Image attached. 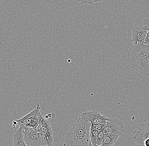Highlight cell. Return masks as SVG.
Listing matches in <instances>:
<instances>
[{"mask_svg": "<svg viewBox=\"0 0 149 146\" xmlns=\"http://www.w3.org/2000/svg\"><path fill=\"white\" fill-rule=\"evenodd\" d=\"M91 123L82 116L67 134L64 146H89Z\"/></svg>", "mask_w": 149, "mask_h": 146, "instance_id": "6da1fadb", "label": "cell"}, {"mask_svg": "<svg viewBox=\"0 0 149 146\" xmlns=\"http://www.w3.org/2000/svg\"><path fill=\"white\" fill-rule=\"evenodd\" d=\"M148 57L149 46L142 44L132 46L127 54V60L132 67Z\"/></svg>", "mask_w": 149, "mask_h": 146, "instance_id": "7a4b0ae2", "label": "cell"}, {"mask_svg": "<svg viewBox=\"0 0 149 146\" xmlns=\"http://www.w3.org/2000/svg\"><path fill=\"white\" fill-rule=\"evenodd\" d=\"M40 107L37 105L36 108L22 118L16 121L19 127H28L33 128L41 122L43 116L40 111Z\"/></svg>", "mask_w": 149, "mask_h": 146, "instance_id": "3957f363", "label": "cell"}, {"mask_svg": "<svg viewBox=\"0 0 149 146\" xmlns=\"http://www.w3.org/2000/svg\"><path fill=\"white\" fill-rule=\"evenodd\" d=\"M132 140L136 146H149V122L140 124L133 134Z\"/></svg>", "mask_w": 149, "mask_h": 146, "instance_id": "277c9868", "label": "cell"}, {"mask_svg": "<svg viewBox=\"0 0 149 146\" xmlns=\"http://www.w3.org/2000/svg\"><path fill=\"white\" fill-rule=\"evenodd\" d=\"M21 128L23 129L24 140L28 146H43L47 144L40 133L33 128L28 127Z\"/></svg>", "mask_w": 149, "mask_h": 146, "instance_id": "5b68a950", "label": "cell"}, {"mask_svg": "<svg viewBox=\"0 0 149 146\" xmlns=\"http://www.w3.org/2000/svg\"><path fill=\"white\" fill-rule=\"evenodd\" d=\"M125 131L123 124L120 120L116 118H109L108 122L104 127L105 134H113L119 136L124 135Z\"/></svg>", "mask_w": 149, "mask_h": 146, "instance_id": "8992f818", "label": "cell"}, {"mask_svg": "<svg viewBox=\"0 0 149 146\" xmlns=\"http://www.w3.org/2000/svg\"><path fill=\"white\" fill-rule=\"evenodd\" d=\"M81 116L94 125L99 124H107L109 120L108 118L102 115L96 110L86 111L83 113Z\"/></svg>", "mask_w": 149, "mask_h": 146, "instance_id": "52a82bcc", "label": "cell"}, {"mask_svg": "<svg viewBox=\"0 0 149 146\" xmlns=\"http://www.w3.org/2000/svg\"><path fill=\"white\" fill-rule=\"evenodd\" d=\"M42 128L40 132V134L45 141L48 146H52L54 138L53 132L50 122L44 118L41 120Z\"/></svg>", "mask_w": 149, "mask_h": 146, "instance_id": "ba28073f", "label": "cell"}, {"mask_svg": "<svg viewBox=\"0 0 149 146\" xmlns=\"http://www.w3.org/2000/svg\"><path fill=\"white\" fill-rule=\"evenodd\" d=\"M148 33V30L144 26H139L134 28L132 35V42L134 45H137L139 44H144Z\"/></svg>", "mask_w": 149, "mask_h": 146, "instance_id": "9c48e42d", "label": "cell"}, {"mask_svg": "<svg viewBox=\"0 0 149 146\" xmlns=\"http://www.w3.org/2000/svg\"><path fill=\"white\" fill-rule=\"evenodd\" d=\"M132 68L138 73L149 76V57L141 60Z\"/></svg>", "mask_w": 149, "mask_h": 146, "instance_id": "30bf717a", "label": "cell"}, {"mask_svg": "<svg viewBox=\"0 0 149 146\" xmlns=\"http://www.w3.org/2000/svg\"><path fill=\"white\" fill-rule=\"evenodd\" d=\"M13 146H28L24 139L23 129L19 127L13 136Z\"/></svg>", "mask_w": 149, "mask_h": 146, "instance_id": "8fae6325", "label": "cell"}, {"mask_svg": "<svg viewBox=\"0 0 149 146\" xmlns=\"http://www.w3.org/2000/svg\"><path fill=\"white\" fill-rule=\"evenodd\" d=\"M119 136L113 134H105L100 146H111L116 142Z\"/></svg>", "mask_w": 149, "mask_h": 146, "instance_id": "7c38bea8", "label": "cell"}, {"mask_svg": "<svg viewBox=\"0 0 149 146\" xmlns=\"http://www.w3.org/2000/svg\"><path fill=\"white\" fill-rule=\"evenodd\" d=\"M98 133L99 131L95 128L93 125L91 124L90 134V140H91V141H90V144H91L92 146L96 143Z\"/></svg>", "mask_w": 149, "mask_h": 146, "instance_id": "4fadbf2b", "label": "cell"}, {"mask_svg": "<svg viewBox=\"0 0 149 146\" xmlns=\"http://www.w3.org/2000/svg\"><path fill=\"white\" fill-rule=\"evenodd\" d=\"M143 26L145 27L146 29L148 30V33L147 34V37L145 39L144 44L149 46V17L144 19L143 21Z\"/></svg>", "mask_w": 149, "mask_h": 146, "instance_id": "5bb4252c", "label": "cell"}, {"mask_svg": "<svg viewBox=\"0 0 149 146\" xmlns=\"http://www.w3.org/2000/svg\"><path fill=\"white\" fill-rule=\"evenodd\" d=\"M105 133L104 132V128L102 129L100 131H99L98 134L97 140L96 144L99 146H101L102 144V140L104 138L105 135Z\"/></svg>", "mask_w": 149, "mask_h": 146, "instance_id": "9a60e30c", "label": "cell"}, {"mask_svg": "<svg viewBox=\"0 0 149 146\" xmlns=\"http://www.w3.org/2000/svg\"><path fill=\"white\" fill-rule=\"evenodd\" d=\"M81 4H89L92 5L96 3L95 0H78Z\"/></svg>", "mask_w": 149, "mask_h": 146, "instance_id": "2e32d148", "label": "cell"}, {"mask_svg": "<svg viewBox=\"0 0 149 146\" xmlns=\"http://www.w3.org/2000/svg\"><path fill=\"white\" fill-rule=\"evenodd\" d=\"M106 124H99L96 125H94V127H95V129H96L98 131H100L102 130V129H103V128H104V127L106 126Z\"/></svg>", "mask_w": 149, "mask_h": 146, "instance_id": "e0dca14e", "label": "cell"}, {"mask_svg": "<svg viewBox=\"0 0 149 146\" xmlns=\"http://www.w3.org/2000/svg\"><path fill=\"white\" fill-rule=\"evenodd\" d=\"M42 128V125H41V122L37 126V127H35V128H33V129H34V130H36V131H37L38 132L40 133V131L41 129Z\"/></svg>", "mask_w": 149, "mask_h": 146, "instance_id": "ac0fdd59", "label": "cell"}, {"mask_svg": "<svg viewBox=\"0 0 149 146\" xmlns=\"http://www.w3.org/2000/svg\"><path fill=\"white\" fill-rule=\"evenodd\" d=\"M96 2H106L108 1L109 0H95Z\"/></svg>", "mask_w": 149, "mask_h": 146, "instance_id": "d6986e66", "label": "cell"}, {"mask_svg": "<svg viewBox=\"0 0 149 146\" xmlns=\"http://www.w3.org/2000/svg\"><path fill=\"white\" fill-rule=\"evenodd\" d=\"M48 116L49 118H51V117H52V114H51V113H49V114H48Z\"/></svg>", "mask_w": 149, "mask_h": 146, "instance_id": "ffe728a7", "label": "cell"}, {"mask_svg": "<svg viewBox=\"0 0 149 146\" xmlns=\"http://www.w3.org/2000/svg\"><path fill=\"white\" fill-rule=\"evenodd\" d=\"M49 117H48V115H45V119H47L49 118Z\"/></svg>", "mask_w": 149, "mask_h": 146, "instance_id": "44dd1931", "label": "cell"}, {"mask_svg": "<svg viewBox=\"0 0 149 146\" xmlns=\"http://www.w3.org/2000/svg\"><path fill=\"white\" fill-rule=\"evenodd\" d=\"M93 146H100L98 145H96V144H95V145H93Z\"/></svg>", "mask_w": 149, "mask_h": 146, "instance_id": "7402d4cb", "label": "cell"}, {"mask_svg": "<svg viewBox=\"0 0 149 146\" xmlns=\"http://www.w3.org/2000/svg\"><path fill=\"white\" fill-rule=\"evenodd\" d=\"M43 146H48V145H47V144H45V145H44Z\"/></svg>", "mask_w": 149, "mask_h": 146, "instance_id": "603a6c76", "label": "cell"}]
</instances>
